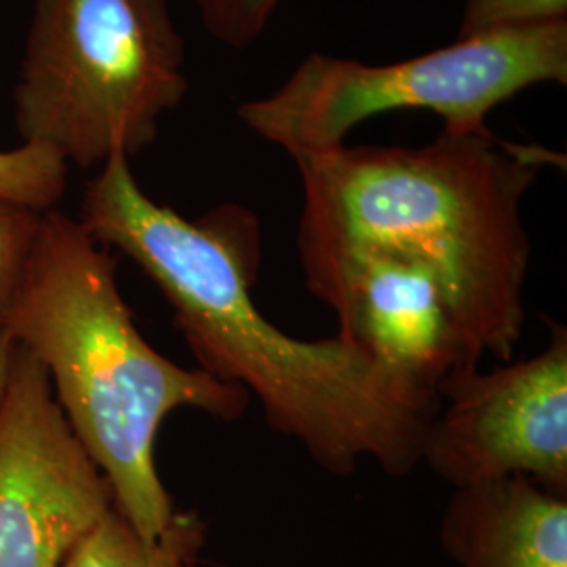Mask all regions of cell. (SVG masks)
I'll return each instance as SVG.
<instances>
[{
    "label": "cell",
    "instance_id": "4fadbf2b",
    "mask_svg": "<svg viewBox=\"0 0 567 567\" xmlns=\"http://www.w3.org/2000/svg\"><path fill=\"white\" fill-rule=\"evenodd\" d=\"M42 213L0 198V328L20 290Z\"/></svg>",
    "mask_w": 567,
    "mask_h": 567
},
{
    "label": "cell",
    "instance_id": "277c9868",
    "mask_svg": "<svg viewBox=\"0 0 567 567\" xmlns=\"http://www.w3.org/2000/svg\"><path fill=\"white\" fill-rule=\"evenodd\" d=\"M187 86L166 0H34L13 116L21 143L91 168L154 142Z\"/></svg>",
    "mask_w": 567,
    "mask_h": 567
},
{
    "label": "cell",
    "instance_id": "52a82bcc",
    "mask_svg": "<svg viewBox=\"0 0 567 567\" xmlns=\"http://www.w3.org/2000/svg\"><path fill=\"white\" fill-rule=\"evenodd\" d=\"M114 507L49 377L16 344L0 398V567H61Z\"/></svg>",
    "mask_w": 567,
    "mask_h": 567
},
{
    "label": "cell",
    "instance_id": "8992f818",
    "mask_svg": "<svg viewBox=\"0 0 567 567\" xmlns=\"http://www.w3.org/2000/svg\"><path fill=\"white\" fill-rule=\"evenodd\" d=\"M543 351L482 372H452L421 442V463L454 487L526 477L567 498V330Z\"/></svg>",
    "mask_w": 567,
    "mask_h": 567
},
{
    "label": "cell",
    "instance_id": "7a4b0ae2",
    "mask_svg": "<svg viewBox=\"0 0 567 567\" xmlns=\"http://www.w3.org/2000/svg\"><path fill=\"white\" fill-rule=\"evenodd\" d=\"M545 156L489 128L307 156L297 161L299 252L381 250L425 265L473 351L508 362L526 322L532 257L522 204Z\"/></svg>",
    "mask_w": 567,
    "mask_h": 567
},
{
    "label": "cell",
    "instance_id": "30bf717a",
    "mask_svg": "<svg viewBox=\"0 0 567 567\" xmlns=\"http://www.w3.org/2000/svg\"><path fill=\"white\" fill-rule=\"evenodd\" d=\"M206 524L179 513L163 536L147 540L112 507L70 550L61 567H206Z\"/></svg>",
    "mask_w": 567,
    "mask_h": 567
},
{
    "label": "cell",
    "instance_id": "5b68a950",
    "mask_svg": "<svg viewBox=\"0 0 567 567\" xmlns=\"http://www.w3.org/2000/svg\"><path fill=\"white\" fill-rule=\"evenodd\" d=\"M547 82L567 84V20L456 39L395 63L311 53L274 93L243 103L238 118L297 163L398 110L433 112L447 133L486 131L498 105Z\"/></svg>",
    "mask_w": 567,
    "mask_h": 567
},
{
    "label": "cell",
    "instance_id": "7c38bea8",
    "mask_svg": "<svg viewBox=\"0 0 567 567\" xmlns=\"http://www.w3.org/2000/svg\"><path fill=\"white\" fill-rule=\"evenodd\" d=\"M567 20V0H465L458 39Z\"/></svg>",
    "mask_w": 567,
    "mask_h": 567
},
{
    "label": "cell",
    "instance_id": "5bb4252c",
    "mask_svg": "<svg viewBox=\"0 0 567 567\" xmlns=\"http://www.w3.org/2000/svg\"><path fill=\"white\" fill-rule=\"evenodd\" d=\"M206 32L231 49L257 41L282 0H194Z\"/></svg>",
    "mask_w": 567,
    "mask_h": 567
},
{
    "label": "cell",
    "instance_id": "6da1fadb",
    "mask_svg": "<svg viewBox=\"0 0 567 567\" xmlns=\"http://www.w3.org/2000/svg\"><path fill=\"white\" fill-rule=\"evenodd\" d=\"M81 224L158 286L206 374L257 398L265 421L332 475L372 461L389 475L421 463L431 410L414 404L341 337L303 341L267 320L250 286L259 225L240 206L185 219L152 200L128 156L102 164L82 196Z\"/></svg>",
    "mask_w": 567,
    "mask_h": 567
},
{
    "label": "cell",
    "instance_id": "8fae6325",
    "mask_svg": "<svg viewBox=\"0 0 567 567\" xmlns=\"http://www.w3.org/2000/svg\"><path fill=\"white\" fill-rule=\"evenodd\" d=\"M65 183L68 164L53 150L34 143L0 150V198L44 213L60 203Z\"/></svg>",
    "mask_w": 567,
    "mask_h": 567
},
{
    "label": "cell",
    "instance_id": "ba28073f",
    "mask_svg": "<svg viewBox=\"0 0 567 567\" xmlns=\"http://www.w3.org/2000/svg\"><path fill=\"white\" fill-rule=\"evenodd\" d=\"M307 290L328 305L344 343L362 351L414 404L435 412L437 389L482 364L444 286L425 265L381 250L299 252Z\"/></svg>",
    "mask_w": 567,
    "mask_h": 567
},
{
    "label": "cell",
    "instance_id": "9c48e42d",
    "mask_svg": "<svg viewBox=\"0 0 567 567\" xmlns=\"http://www.w3.org/2000/svg\"><path fill=\"white\" fill-rule=\"evenodd\" d=\"M440 545L456 567H567V498L526 477L456 487Z\"/></svg>",
    "mask_w": 567,
    "mask_h": 567
},
{
    "label": "cell",
    "instance_id": "3957f363",
    "mask_svg": "<svg viewBox=\"0 0 567 567\" xmlns=\"http://www.w3.org/2000/svg\"><path fill=\"white\" fill-rule=\"evenodd\" d=\"M2 328L44 368L74 435L107 480L114 508L154 540L177 508L156 466L164 419L183 408L234 423L240 386L171 362L147 343L116 284V261L81 219L44 210Z\"/></svg>",
    "mask_w": 567,
    "mask_h": 567
},
{
    "label": "cell",
    "instance_id": "9a60e30c",
    "mask_svg": "<svg viewBox=\"0 0 567 567\" xmlns=\"http://www.w3.org/2000/svg\"><path fill=\"white\" fill-rule=\"evenodd\" d=\"M13 353H16L13 339L7 334L4 328H0V398H2V391H4V385H7V377H9V370H11Z\"/></svg>",
    "mask_w": 567,
    "mask_h": 567
}]
</instances>
